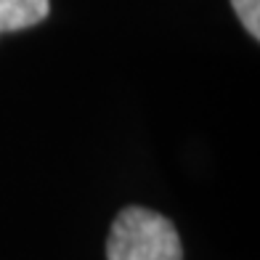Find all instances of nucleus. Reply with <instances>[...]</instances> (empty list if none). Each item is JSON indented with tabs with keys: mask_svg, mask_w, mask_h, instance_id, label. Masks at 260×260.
Listing matches in <instances>:
<instances>
[{
	"mask_svg": "<svg viewBox=\"0 0 260 260\" xmlns=\"http://www.w3.org/2000/svg\"><path fill=\"white\" fill-rule=\"evenodd\" d=\"M106 260H183L181 236L159 212L125 207L112 223Z\"/></svg>",
	"mask_w": 260,
	"mask_h": 260,
	"instance_id": "1",
	"label": "nucleus"
},
{
	"mask_svg": "<svg viewBox=\"0 0 260 260\" xmlns=\"http://www.w3.org/2000/svg\"><path fill=\"white\" fill-rule=\"evenodd\" d=\"M48 11L51 0H0V35L40 24Z\"/></svg>",
	"mask_w": 260,
	"mask_h": 260,
	"instance_id": "2",
	"label": "nucleus"
},
{
	"mask_svg": "<svg viewBox=\"0 0 260 260\" xmlns=\"http://www.w3.org/2000/svg\"><path fill=\"white\" fill-rule=\"evenodd\" d=\"M231 3L244 29L257 40L260 38V0H231Z\"/></svg>",
	"mask_w": 260,
	"mask_h": 260,
	"instance_id": "3",
	"label": "nucleus"
}]
</instances>
